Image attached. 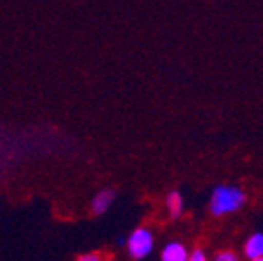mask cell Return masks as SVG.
Masks as SVG:
<instances>
[{"mask_svg": "<svg viewBox=\"0 0 263 261\" xmlns=\"http://www.w3.org/2000/svg\"><path fill=\"white\" fill-rule=\"evenodd\" d=\"M154 245H156V237H154V232L148 227H137L136 230H132L130 236L124 241L128 256L136 261H141L150 256Z\"/></svg>", "mask_w": 263, "mask_h": 261, "instance_id": "7a4b0ae2", "label": "cell"}, {"mask_svg": "<svg viewBox=\"0 0 263 261\" xmlns=\"http://www.w3.org/2000/svg\"><path fill=\"white\" fill-rule=\"evenodd\" d=\"M241 257L247 261L261 259L263 257V232H252L251 236L243 241Z\"/></svg>", "mask_w": 263, "mask_h": 261, "instance_id": "277c9868", "label": "cell"}, {"mask_svg": "<svg viewBox=\"0 0 263 261\" xmlns=\"http://www.w3.org/2000/svg\"><path fill=\"white\" fill-rule=\"evenodd\" d=\"M115 199H117V194H115L114 188H103V190H99L93 196V199H91V212H93L95 216H103V214H106L108 210H110L111 204L115 203Z\"/></svg>", "mask_w": 263, "mask_h": 261, "instance_id": "5b68a950", "label": "cell"}, {"mask_svg": "<svg viewBox=\"0 0 263 261\" xmlns=\"http://www.w3.org/2000/svg\"><path fill=\"white\" fill-rule=\"evenodd\" d=\"M164 207H166V212L172 219H179L185 212V197L179 190H170L164 197Z\"/></svg>", "mask_w": 263, "mask_h": 261, "instance_id": "8992f818", "label": "cell"}, {"mask_svg": "<svg viewBox=\"0 0 263 261\" xmlns=\"http://www.w3.org/2000/svg\"><path fill=\"white\" fill-rule=\"evenodd\" d=\"M190 249L181 239H172L161 249V261H189Z\"/></svg>", "mask_w": 263, "mask_h": 261, "instance_id": "3957f363", "label": "cell"}, {"mask_svg": "<svg viewBox=\"0 0 263 261\" xmlns=\"http://www.w3.org/2000/svg\"><path fill=\"white\" fill-rule=\"evenodd\" d=\"M210 261H243V257L232 249H221L210 257Z\"/></svg>", "mask_w": 263, "mask_h": 261, "instance_id": "52a82bcc", "label": "cell"}, {"mask_svg": "<svg viewBox=\"0 0 263 261\" xmlns=\"http://www.w3.org/2000/svg\"><path fill=\"white\" fill-rule=\"evenodd\" d=\"M189 261H210V257L205 249H194V250H190Z\"/></svg>", "mask_w": 263, "mask_h": 261, "instance_id": "ba28073f", "label": "cell"}, {"mask_svg": "<svg viewBox=\"0 0 263 261\" xmlns=\"http://www.w3.org/2000/svg\"><path fill=\"white\" fill-rule=\"evenodd\" d=\"M252 261H263V257H261V259H252Z\"/></svg>", "mask_w": 263, "mask_h": 261, "instance_id": "30bf717a", "label": "cell"}, {"mask_svg": "<svg viewBox=\"0 0 263 261\" xmlns=\"http://www.w3.org/2000/svg\"><path fill=\"white\" fill-rule=\"evenodd\" d=\"M75 261H104V259H103L101 256H99V254L88 252V254H82V256H79Z\"/></svg>", "mask_w": 263, "mask_h": 261, "instance_id": "9c48e42d", "label": "cell"}, {"mask_svg": "<svg viewBox=\"0 0 263 261\" xmlns=\"http://www.w3.org/2000/svg\"><path fill=\"white\" fill-rule=\"evenodd\" d=\"M249 196L243 187L234 183H219L212 188L209 197V212L212 217H227L243 210Z\"/></svg>", "mask_w": 263, "mask_h": 261, "instance_id": "6da1fadb", "label": "cell"}]
</instances>
